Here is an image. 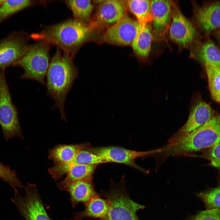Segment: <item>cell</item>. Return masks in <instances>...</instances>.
I'll list each match as a JSON object with an SVG mask.
<instances>
[{
	"mask_svg": "<svg viewBox=\"0 0 220 220\" xmlns=\"http://www.w3.org/2000/svg\"><path fill=\"white\" fill-rule=\"evenodd\" d=\"M78 75L73 57L64 53L62 54L57 47L47 72L46 86L49 95L54 100L55 106L64 120L66 119L64 109L65 99Z\"/></svg>",
	"mask_w": 220,
	"mask_h": 220,
	"instance_id": "obj_1",
	"label": "cell"
},
{
	"mask_svg": "<svg viewBox=\"0 0 220 220\" xmlns=\"http://www.w3.org/2000/svg\"><path fill=\"white\" fill-rule=\"evenodd\" d=\"M90 31L89 26L75 20H70L50 26L32 34L31 37L55 45L73 57L75 50L87 39Z\"/></svg>",
	"mask_w": 220,
	"mask_h": 220,
	"instance_id": "obj_2",
	"label": "cell"
},
{
	"mask_svg": "<svg viewBox=\"0 0 220 220\" xmlns=\"http://www.w3.org/2000/svg\"><path fill=\"white\" fill-rule=\"evenodd\" d=\"M220 142V115L214 116L205 124L191 132L176 143L161 148L166 157L187 156L209 148Z\"/></svg>",
	"mask_w": 220,
	"mask_h": 220,
	"instance_id": "obj_3",
	"label": "cell"
},
{
	"mask_svg": "<svg viewBox=\"0 0 220 220\" xmlns=\"http://www.w3.org/2000/svg\"><path fill=\"white\" fill-rule=\"evenodd\" d=\"M50 44L39 41L31 45L25 54L14 64L13 66L20 67L24 71L21 79L34 80L45 85L44 79L50 62Z\"/></svg>",
	"mask_w": 220,
	"mask_h": 220,
	"instance_id": "obj_4",
	"label": "cell"
},
{
	"mask_svg": "<svg viewBox=\"0 0 220 220\" xmlns=\"http://www.w3.org/2000/svg\"><path fill=\"white\" fill-rule=\"evenodd\" d=\"M5 71H0V126L7 141L15 137H23L18 111L12 101Z\"/></svg>",
	"mask_w": 220,
	"mask_h": 220,
	"instance_id": "obj_5",
	"label": "cell"
},
{
	"mask_svg": "<svg viewBox=\"0 0 220 220\" xmlns=\"http://www.w3.org/2000/svg\"><path fill=\"white\" fill-rule=\"evenodd\" d=\"M102 193L108 204L105 220H140L136 212L145 207L132 200L124 187L115 186Z\"/></svg>",
	"mask_w": 220,
	"mask_h": 220,
	"instance_id": "obj_6",
	"label": "cell"
},
{
	"mask_svg": "<svg viewBox=\"0 0 220 220\" xmlns=\"http://www.w3.org/2000/svg\"><path fill=\"white\" fill-rule=\"evenodd\" d=\"M22 196L14 190L11 200L25 220H51L46 212L35 184L28 183Z\"/></svg>",
	"mask_w": 220,
	"mask_h": 220,
	"instance_id": "obj_7",
	"label": "cell"
},
{
	"mask_svg": "<svg viewBox=\"0 0 220 220\" xmlns=\"http://www.w3.org/2000/svg\"><path fill=\"white\" fill-rule=\"evenodd\" d=\"M25 32L16 31L0 39V71L13 66L25 54L31 46Z\"/></svg>",
	"mask_w": 220,
	"mask_h": 220,
	"instance_id": "obj_8",
	"label": "cell"
},
{
	"mask_svg": "<svg viewBox=\"0 0 220 220\" xmlns=\"http://www.w3.org/2000/svg\"><path fill=\"white\" fill-rule=\"evenodd\" d=\"M89 151L103 158L107 162H115L131 166L145 173L148 171L138 165L135 162L138 157L161 153L160 148L147 151H137L117 146L102 147H89Z\"/></svg>",
	"mask_w": 220,
	"mask_h": 220,
	"instance_id": "obj_9",
	"label": "cell"
},
{
	"mask_svg": "<svg viewBox=\"0 0 220 220\" xmlns=\"http://www.w3.org/2000/svg\"><path fill=\"white\" fill-rule=\"evenodd\" d=\"M214 114L209 105L201 100H197L193 104L185 123L170 138L166 145L170 146L176 143L202 126L213 118Z\"/></svg>",
	"mask_w": 220,
	"mask_h": 220,
	"instance_id": "obj_10",
	"label": "cell"
},
{
	"mask_svg": "<svg viewBox=\"0 0 220 220\" xmlns=\"http://www.w3.org/2000/svg\"><path fill=\"white\" fill-rule=\"evenodd\" d=\"M140 28L138 22L125 13L106 31L103 38L109 43L121 45L132 44Z\"/></svg>",
	"mask_w": 220,
	"mask_h": 220,
	"instance_id": "obj_11",
	"label": "cell"
},
{
	"mask_svg": "<svg viewBox=\"0 0 220 220\" xmlns=\"http://www.w3.org/2000/svg\"><path fill=\"white\" fill-rule=\"evenodd\" d=\"M171 6L172 20L169 28L170 38L179 44L185 46L193 41L196 35V30L178 7L172 2Z\"/></svg>",
	"mask_w": 220,
	"mask_h": 220,
	"instance_id": "obj_12",
	"label": "cell"
},
{
	"mask_svg": "<svg viewBox=\"0 0 220 220\" xmlns=\"http://www.w3.org/2000/svg\"><path fill=\"white\" fill-rule=\"evenodd\" d=\"M96 11L91 27L113 24L126 13L122 1L117 0L101 1Z\"/></svg>",
	"mask_w": 220,
	"mask_h": 220,
	"instance_id": "obj_13",
	"label": "cell"
},
{
	"mask_svg": "<svg viewBox=\"0 0 220 220\" xmlns=\"http://www.w3.org/2000/svg\"><path fill=\"white\" fill-rule=\"evenodd\" d=\"M153 17V27L155 36L164 37L169 29L171 16V2L168 0L150 1Z\"/></svg>",
	"mask_w": 220,
	"mask_h": 220,
	"instance_id": "obj_14",
	"label": "cell"
},
{
	"mask_svg": "<svg viewBox=\"0 0 220 220\" xmlns=\"http://www.w3.org/2000/svg\"><path fill=\"white\" fill-rule=\"evenodd\" d=\"M195 18L199 27L206 33L220 30V1L198 7L195 13Z\"/></svg>",
	"mask_w": 220,
	"mask_h": 220,
	"instance_id": "obj_15",
	"label": "cell"
},
{
	"mask_svg": "<svg viewBox=\"0 0 220 220\" xmlns=\"http://www.w3.org/2000/svg\"><path fill=\"white\" fill-rule=\"evenodd\" d=\"M107 162L99 156L92 153L86 149L80 151L71 162L55 165L50 170L51 174L55 179L61 178L67 174L72 167L79 165L97 164Z\"/></svg>",
	"mask_w": 220,
	"mask_h": 220,
	"instance_id": "obj_16",
	"label": "cell"
},
{
	"mask_svg": "<svg viewBox=\"0 0 220 220\" xmlns=\"http://www.w3.org/2000/svg\"><path fill=\"white\" fill-rule=\"evenodd\" d=\"M61 190L67 191L73 207L81 202L85 204L93 197L98 195L95 191L91 182L78 181L58 187Z\"/></svg>",
	"mask_w": 220,
	"mask_h": 220,
	"instance_id": "obj_17",
	"label": "cell"
},
{
	"mask_svg": "<svg viewBox=\"0 0 220 220\" xmlns=\"http://www.w3.org/2000/svg\"><path fill=\"white\" fill-rule=\"evenodd\" d=\"M88 143L75 145H60L49 150L48 157L55 165L69 163L81 150L89 147Z\"/></svg>",
	"mask_w": 220,
	"mask_h": 220,
	"instance_id": "obj_18",
	"label": "cell"
},
{
	"mask_svg": "<svg viewBox=\"0 0 220 220\" xmlns=\"http://www.w3.org/2000/svg\"><path fill=\"white\" fill-rule=\"evenodd\" d=\"M84 205L85 209L75 214L76 220H82L86 218L105 220L108 210V204L106 200L98 195L91 199Z\"/></svg>",
	"mask_w": 220,
	"mask_h": 220,
	"instance_id": "obj_19",
	"label": "cell"
},
{
	"mask_svg": "<svg viewBox=\"0 0 220 220\" xmlns=\"http://www.w3.org/2000/svg\"><path fill=\"white\" fill-rule=\"evenodd\" d=\"M195 56L204 65L210 64L220 67V50L210 39L205 41L199 46Z\"/></svg>",
	"mask_w": 220,
	"mask_h": 220,
	"instance_id": "obj_20",
	"label": "cell"
},
{
	"mask_svg": "<svg viewBox=\"0 0 220 220\" xmlns=\"http://www.w3.org/2000/svg\"><path fill=\"white\" fill-rule=\"evenodd\" d=\"M152 38V34L148 24L145 26H140L131 44L134 53L140 57H147L150 50Z\"/></svg>",
	"mask_w": 220,
	"mask_h": 220,
	"instance_id": "obj_21",
	"label": "cell"
},
{
	"mask_svg": "<svg viewBox=\"0 0 220 220\" xmlns=\"http://www.w3.org/2000/svg\"><path fill=\"white\" fill-rule=\"evenodd\" d=\"M97 165H79L71 168L64 179L58 184L60 187L78 181L91 182Z\"/></svg>",
	"mask_w": 220,
	"mask_h": 220,
	"instance_id": "obj_22",
	"label": "cell"
},
{
	"mask_svg": "<svg viewBox=\"0 0 220 220\" xmlns=\"http://www.w3.org/2000/svg\"><path fill=\"white\" fill-rule=\"evenodd\" d=\"M127 5L130 11L136 17L140 26H145L152 22L150 1L129 0Z\"/></svg>",
	"mask_w": 220,
	"mask_h": 220,
	"instance_id": "obj_23",
	"label": "cell"
},
{
	"mask_svg": "<svg viewBox=\"0 0 220 220\" xmlns=\"http://www.w3.org/2000/svg\"><path fill=\"white\" fill-rule=\"evenodd\" d=\"M65 2L72 11L75 20L87 26L90 23L93 9L90 0H68Z\"/></svg>",
	"mask_w": 220,
	"mask_h": 220,
	"instance_id": "obj_24",
	"label": "cell"
},
{
	"mask_svg": "<svg viewBox=\"0 0 220 220\" xmlns=\"http://www.w3.org/2000/svg\"><path fill=\"white\" fill-rule=\"evenodd\" d=\"M32 3L30 0H5L0 6V25Z\"/></svg>",
	"mask_w": 220,
	"mask_h": 220,
	"instance_id": "obj_25",
	"label": "cell"
},
{
	"mask_svg": "<svg viewBox=\"0 0 220 220\" xmlns=\"http://www.w3.org/2000/svg\"><path fill=\"white\" fill-rule=\"evenodd\" d=\"M204 65L212 98L220 103V67L210 64Z\"/></svg>",
	"mask_w": 220,
	"mask_h": 220,
	"instance_id": "obj_26",
	"label": "cell"
},
{
	"mask_svg": "<svg viewBox=\"0 0 220 220\" xmlns=\"http://www.w3.org/2000/svg\"><path fill=\"white\" fill-rule=\"evenodd\" d=\"M197 196L204 203L207 209L220 208V186L199 193Z\"/></svg>",
	"mask_w": 220,
	"mask_h": 220,
	"instance_id": "obj_27",
	"label": "cell"
},
{
	"mask_svg": "<svg viewBox=\"0 0 220 220\" xmlns=\"http://www.w3.org/2000/svg\"><path fill=\"white\" fill-rule=\"evenodd\" d=\"M0 178L8 183L14 190L16 188L24 187L17 178L15 171L7 166L0 162Z\"/></svg>",
	"mask_w": 220,
	"mask_h": 220,
	"instance_id": "obj_28",
	"label": "cell"
},
{
	"mask_svg": "<svg viewBox=\"0 0 220 220\" xmlns=\"http://www.w3.org/2000/svg\"><path fill=\"white\" fill-rule=\"evenodd\" d=\"M200 156L207 159L211 165L220 170V142L208 148L204 153Z\"/></svg>",
	"mask_w": 220,
	"mask_h": 220,
	"instance_id": "obj_29",
	"label": "cell"
},
{
	"mask_svg": "<svg viewBox=\"0 0 220 220\" xmlns=\"http://www.w3.org/2000/svg\"><path fill=\"white\" fill-rule=\"evenodd\" d=\"M185 220H220V208L200 211Z\"/></svg>",
	"mask_w": 220,
	"mask_h": 220,
	"instance_id": "obj_30",
	"label": "cell"
},
{
	"mask_svg": "<svg viewBox=\"0 0 220 220\" xmlns=\"http://www.w3.org/2000/svg\"><path fill=\"white\" fill-rule=\"evenodd\" d=\"M215 34L217 38L220 42V30L216 31Z\"/></svg>",
	"mask_w": 220,
	"mask_h": 220,
	"instance_id": "obj_31",
	"label": "cell"
},
{
	"mask_svg": "<svg viewBox=\"0 0 220 220\" xmlns=\"http://www.w3.org/2000/svg\"><path fill=\"white\" fill-rule=\"evenodd\" d=\"M5 0H0V6L4 2Z\"/></svg>",
	"mask_w": 220,
	"mask_h": 220,
	"instance_id": "obj_32",
	"label": "cell"
},
{
	"mask_svg": "<svg viewBox=\"0 0 220 220\" xmlns=\"http://www.w3.org/2000/svg\"></svg>",
	"mask_w": 220,
	"mask_h": 220,
	"instance_id": "obj_33",
	"label": "cell"
}]
</instances>
